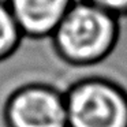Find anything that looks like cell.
<instances>
[{
    "mask_svg": "<svg viewBox=\"0 0 127 127\" xmlns=\"http://www.w3.org/2000/svg\"><path fill=\"white\" fill-rule=\"evenodd\" d=\"M51 37L66 63L93 66L107 59L118 44V18L88 1L74 3Z\"/></svg>",
    "mask_w": 127,
    "mask_h": 127,
    "instance_id": "6da1fadb",
    "label": "cell"
},
{
    "mask_svg": "<svg viewBox=\"0 0 127 127\" xmlns=\"http://www.w3.org/2000/svg\"><path fill=\"white\" fill-rule=\"evenodd\" d=\"M64 96L68 127H127V90L115 81L83 78Z\"/></svg>",
    "mask_w": 127,
    "mask_h": 127,
    "instance_id": "7a4b0ae2",
    "label": "cell"
},
{
    "mask_svg": "<svg viewBox=\"0 0 127 127\" xmlns=\"http://www.w3.org/2000/svg\"><path fill=\"white\" fill-rule=\"evenodd\" d=\"M3 119L6 127H68L66 96L47 83H26L8 96Z\"/></svg>",
    "mask_w": 127,
    "mask_h": 127,
    "instance_id": "3957f363",
    "label": "cell"
},
{
    "mask_svg": "<svg viewBox=\"0 0 127 127\" xmlns=\"http://www.w3.org/2000/svg\"><path fill=\"white\" fill-rule=\"evenodd\" d=\"M7 4L23 36L42 38L55 33L74 0H8Z\"/></svg>",
    "mask_w": 127,
    "mask_h": 127,
    "instance_id": "277c9868",
    "label": "cell"
},
{
    "mask_svg": "<svg viewBox=\"0 0 127 127\" xmlns=\"http://www.w3.org/2000/svg\"><path fill=\"white\" fill-rule=\"evenodd\" d=\"M21 32L8 4L0 1V62L8 59L22 41Z\"/></svg>",
    "mask_w": 127,
    "mask_h": 127,
    "instance_id": "5b68a950",
    "label": "cell"
},
{
    "mask_svg": "<svg viewBox=\"0 0 127 127\" xmlns=\"http://www.w3.org/2000/svg\"><path fill=\"white\" fill-rule=\"evenodd\" d=\"M85 1L109 12L116 18L127 17V0H85Z\"/></svg>",
    "mask_w": 127,
    "mask_h": 127,
    "instance_id": "8992f818",
    "label": "cell"
}]
</instances>
